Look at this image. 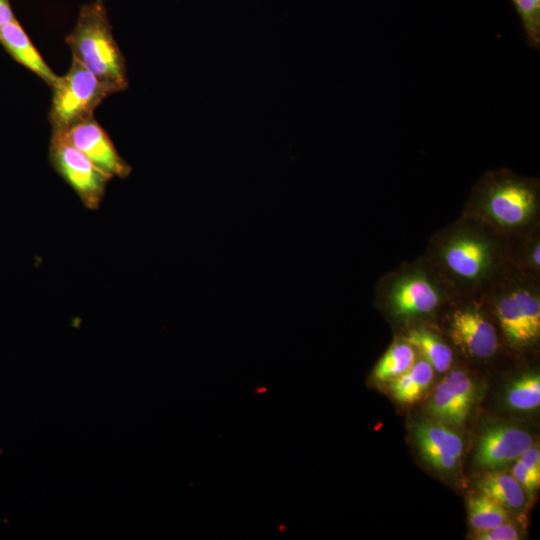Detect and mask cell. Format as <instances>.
Listing matches in <instances>:
<instances>
[{"instance_id":"1","label":"cell","mask_w":540,"mask_h":540,"mask_svg":"<svg viewBox=\"0 0 540 540\" xmlns=\"http://www.w3.org/2000/svg\"><path fill=\"white\" fill-rule=\"evenodd\" d=\"M73 58L92 73L110 94L128 87L125 57L119 48L103 0L81 7L74 29L66 36Z\"/></svg>"},{"instance_id":"2","label":"cell","mask_w":540,"mask_h":540,"mask_svg":"<svg viewBox=\"0 0 540 540\" xmlns=\"http://www.w3.org/2000/svg\"><path fill=\"white\" fill-rule=\"evenodd\" d=\"M52 99L48 119L52 132H62L93 117L95 109L111 95L100 81L72 59L71 67L51 87Z\"/></svg>"},{"instance_id":"3","label":"cell","mask_w":540,"mask_h":540,"mask_svg":"<svg viewBox=\"0 0 540 540\" xmlns=\"http://www.w3.org/2000/svg\"><path fill=\"white\" fill-rule=\"evenodd\" d=\"M48 156L52 168L75 192L83 206L99 210L112 178L60 133H52Z\"/></svg>"},{"instance_id":"4","label":"cell","mask_w":540,"mask_h":540,"mask_svg":"<svg viewBox=\"0 0 540 540\" xmlns=\"http://www.w3.org/2000/svg\"><path fill=\"white\" fill-rule=\"evenodd\" d=\"M52 133L62 134L112 179H125L130 176L131 165L120 155L107 132L94 117L65 131Z\"/></svg>"},{"instance_id":"5","label":"cell","mask_w":540,"mask_h":540,"mask_svg":"<svg viewBox=\"0 0 540 540\" xmlns=\"http://www.w3.org/2000/svg\"><path fill=\"white\" fill-rule=\"evenodd\" d=\"M474 399L472 380L466 373L455 370L438 383L428 410L439 422L462 426L470 414Z\"/></svg>"},{"instance_id":"6","label":"cell","mask_w":540,"mask_h":540,"mask_svg":"<svg viewBox=\"0 0 540 540\" xmlns=\"http://www.w3.org/2000/svg\"><path fill=\"white\" fill-rule=\"evenodd\" d=\"M533 443L525 430L510 425H493L479 437L475 461L482 468L495 469L517 460Z\"/></svg>"},{"instance_id":"7","label":"cell","mask_w":540,"mask_h":540,"mask_svg":"<svg viewBox=\"0 0 540 540\" xmlns=\"http://www.w3.org/2000/svg\"><path fill=\"white\" fill-rule=\"evenodd\" d=\"M497 313L500 325L511 341L526 343L539 336L540 303L532 293L517 290L503 297Z\"/></svg>"},{"instance_id":"8","label":"cell","mask_w":540,"mask_h":540,"mask_svg":"<svg viewBox=\"0 0 540 540\" xmlns=\"http://www.w3.org/2000/svg\"><path fill=\"white\" fill-rule=\"evenodd\" d=\"M415 438L423 458L441 471L454 469L463 452L462 438L452 429L431 421L419 423Z\"/></svg>"},{"instance_id":"9","label":"cell","mask_w":540,"mask_h":540,"mask_svg":"<svg viewBox=\"0 0 540 540\" xmlns=\"http://www.w3.org/2000/svg\"><path fill=\"white\" fill-rule=\"evenodd\" d=\"M451 336L464 352L477 358L492 356L498 347L493 325L474 310H461L454 314Z\"/></svg>"},{"instance_id":"10","label":"cell","mask_w":540,"mask_h":540,"mask_svg":"<svg viewBox=\"0 0 540 540\" xmlns=\"http://www.w3.org/2000/svg\"><path fill=\"white\" fill-rule=\"evenodd\" d=\"M535 196L526 184L503 179L493 185L488 193V209L500 223L515 225L522 223L532 212Z\"/></svg>"},{"instance_id":"11","label":"cell","mask_w":540,"mask_h":540,"mask_svg":"<svg viewBox=\"0 0 540 540\" xmlns=\"http://www.w3.org/2000/svg\"><path fill=\"white\" fill-rule=\"evenodd\" d=\"M0 42L17 62L50 87L55 84L59 76L47 65L16 18L0 28Z\"/></svg>"},{"instance_id":"12","label":"cell","mask_w":540,"mask_h":540,"mask_svg":"<svg viewBox=\"0 0 540 540\" xmlns=\"http://www.w3.org/2000/svg\"><path fill=\"white\" fill-rule=\"evenodd\" d=\"M434 287L422 277H412L398 283L392 292V306L399 315L428 313L438 305Z\"/></svg>"},{"instance_id":"13","label":"cell","mask_w":540,"mask_h":540,"mask_svg":"<svg viewBox=\"0 0 540 540\" xmlns=\"http://www.w3.org/2000/svg\"><path fill=\"white\" fill-rule=\"evenodd\" d=\"M445 261L456 274L465 278L478 276L486 265L487 250L475 239H459L445 251Z\"/></svg>"},{"instance_id":"14","label":"cell","mask_w":540,"mask_h":540,"mask_svg":"<svg viewBox=\"0 0 540 540\" xmlns=\"http://www.w3.org/2000/svg\"><path fill=\"white\" fill-rule=\"evenodd\" d=\"M482 494L490 497L505 508L518 509L525 504V490L511 474L490 472L478 484Z\"/></svg>"},{"instance_id":"15","label":"cell","mask_w":540,"mask_h":540,"mask_svg":"<svg viewBox=\"0 0 540 540\" xmlns=\"http://www.w3.org/2000/svg\"><path fill=\"white\" fill-rule=\"evenodd\" d=\"M433 375L434 369L426 360L415 361L407 372L392 380V395L400 403H414L428 389Z\"/></svg>"},{"instance_id":"16","label":"cell","mask_w":540,"mask_h":540,"mask_svg":"<svg viewBox=\"0 0 540 540\" xmlns=\"http://www.w3.org/2000/svg\"><path fill=\"white\" fill-rule=\"evenodd\" d=\"M407 341L422 353L434 370L444 372L450 367L452 362L451 349L430 331L413 329L408 333Z\"/></svg>"},{"instance_id":"17","label":"cell","mask_w":540,"mask_h":540,"mask_svg":"<svg viewBox=\"0 0 540 540\" xmlns=\"http://www.w3.org/2000/svg\"><path fill=\"white\" fill-rule=\"evenodd\" d=\"M468 518L474 532L494 528L508 521L507 508L480 493L468 501Z\"/></svg>"},{"instance_id":"18","label":"cell","mask_w":540,"mask_h":540,"mask_svg":"<svg viewBox=\"0 0 540 540\" xmlns=\"http://www.w3.org/2000/svg\"><path fill=\"white\" fill-rule=\"evenodd\" d=\"M415 351L409 343H395L381 357L373 369L377 381H392L407 372L415 363Z\"/></svg>"},{"instance_id":"19","label":"cell","mask_w":540,"mask_h":540,"mask_svg":"<svg viewBox=\"0 0 540 540\" xmlns=\"http://www.w3.org/2000/svg\"><path fill=\"white\" fill-rule=\"evenodd\" d=\"M508 405L516 410L536 409L540 404V377L526 374L515 380L507 391Z\"/></svg>"},{"instance_id":"20","label":"cell","mask_w":540,"mask_h":540,"mask_svg":"<svg viewBox=\"0 0 540 540\" xmlns=\"http://www.w3.org/2000/svg\"><path fill=\"white\" fill-rule=\"evenodd\" d=\"M530 44L540 43V0H512Z\"/></svg>"},{"instance_id":"21","label":"cell","mask_w":540,"mask_h":540,"mask_svg":"<svg viewBox=\"0 0 540 540\" xmlns=\"http://www.w3.org/2000/svg\"><path fill=\"white\" fill-rule=\"evenodd\" d=\"M473 538L478 540H517L519 533L515 526L505 522L488 530L474 532Z\"/></svg>"},{"instance_id":"22","label":"cell","mask_w":540,"mask_h":540,"mask_svg":"<svg viewBox=\"0 0 540 540\" xmlns=\"http://www.w3.org/2000/svg\"><path fill=\"white\" fill-rule=\"evenodd\" d=\"M512 475L528 493H533L539 487L540 477L535 476L519 459L512 468Z\"/></svg>"},{"instance_id":"23","label":"cell","mask_w":540,"mask_h":540,"mask_svg":"<svg viewBox=\"0 0 540 540\" xmlns=\"http://www.w3.org/2000/svg\"><path fill=\"white\" fill-rule=\"evenodd\" d=\"M518 459L535 476L540 477V451L537 446L531 445Z\"/></svg>"},{"instance_id":"24","label":"cell","mask_w":540,"mask_h":540,"mask_svg":"<svg viewBox=\"0 0 540 540\" xmlns=\"http://www.w3.org/2000/svg\"><path fill=\"white\" fill-rule=\"evenodd\" d=\"M14 14L9 0H0V28L14 20Z\"/></svg>"},{"instance_id":"25","label":"cell","mask_w":540,"mask_h":540,"mask_svg":"<svg viewBox=\"0 0 540 540\" xmlns=\"http://www.w3.org/2000/svg\"><path fill=\"white\" fill-rule=\"evenodd\" d=\"M537 247L535 248L534 252H533V261L535 264L539 265L540 263V259H539V254H540V248H539V245H536Z\"/></svg>"}]
</instances>
